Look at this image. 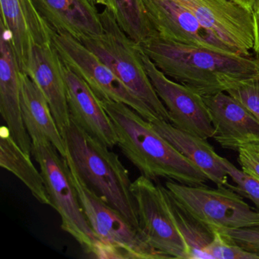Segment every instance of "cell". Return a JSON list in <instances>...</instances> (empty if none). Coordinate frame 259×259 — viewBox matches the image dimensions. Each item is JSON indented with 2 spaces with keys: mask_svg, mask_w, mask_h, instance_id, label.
I'll return each mask as SVG.
<instances>
[{
  "mask_svg": "<svg viewBox=\"0 0 259 259\" xmlns=\"http://www.w3.org/2000/svg\"><path fill=\"white\" fill-rule=\"evenodd\" d=\"M171 79L202 96L224 92L234 80L259 75V60L223 48H203L151 37L139 45Z\"/></svg>",
  "mask_w": 259,
  "mask_h": 259,
  "instance_id": "1",
  "label": "cell"
},
{
  "mask_svg": "<svg viewBox=\"0 0 259 259\" xmlns=\"http://www.w3.org/2000/svg\"><path fill=\"white\" fill-rule=\"evenodd\" d=\"M101 103L113 122L118 146L142 176L151 180L166 179L187 186H204L208 181L196 165L131 107L114 101Z\"/></svg>",
  "mask_w": 259,
  "mask_h": 259,
  "instance_id": "2",
  "label": "cell"
},
{
  "mask_svg": "<svg viewBox=\"0 0 259 259\" xmlns=\"http://www.w3.org/2000/svg\"><path fill=\"white\" fill-rule=\"evenodd\" d=\"M65 160L89 189L120 212L139 230L136 202L130 174L117 154L88 134L71 119L61 131Z\"/></svg>",
  "mask_w": 259,
  "mask_h": 259,
  "instance_id": "3",
  "label": "cell"
},
{
  "mask_svg": "<svg viewBox=\"0 0 259 259\" xmlns=\"http://www.w3.org/2000/svg\"><path fill=\"white\" fill-rule=\"evenodd\" d=\"M32 156L38 163L51 207L61 218V227L98 258H109L110 247L103 243L91 227L72 181L66 160L51 142L32 143Z\"/></svg>",
  "mask_w": 259,
  "mask_h": 259,
  "instance_id": "4",
  "label": "cell"
},
{
  "mask_svg": "<svg viewBox=\"0 0 259 259\" xmlns=\"http://www.w3.org/2000/svg\"><path fill=\"white\" fill-rule=\"evenodd\" d=\"M101 18L103 34L81 43L96 54L157 119L169 122L167 110L147 73L139 45L122 31L108 8L101 12Z\"/></svg>",
  "mask_w": 259,
  "mask_h": 259,
  "instance_id": "5",
  "label": "cell"
},
{
  "mask_svg": "<svg viewBox=\"0 0 259 259\" xmlns=\"http://www.w3.org/2000/svg\"><path fill=\"white\" fill-rule=\"evenodd\" d=\"M68 166L91 227L98 239L114 251L117 258H166L145 242L139 230L120 212L94 193L75 169Z\"/></svg>",
  "mask_w": 259,
  "mask_h": 259,
  "instance_id": "6",
  "label": "cell"
},
{
  "mask_svg": "<svg viewBox=\"0 0 259 259\" xmlns=\"http://www.w3.org/2000/svg\"><path fill=\"white\" fill-rule=\"evenodd\" d=\"M165 188L189 213L218 230L242 228L259 222V212L229 186L211 189L167 180Z\"/></svg>",
  "mask_w": 259,
  "mask_h": 259,
  "instance_id": "7",
  "label": "cell"
},
{
  "mask_svg": "<svg viewBox=\"0 0 259 259\" xmlns=\"http://www.w3.org/2000/svg\"><path fill=\"white\" fill-rule=\"evenodd\" d=\"M53 45L62 61L85 81L100 101L122 103L148 121L157 118L84 44L69 34L56 32Z\"/></svg>",
  "mask_w": 259,
  "mask_h": 259,
  "instance_id": "8",
  "label": "cell"
},
{
  "mask_svg": "<svg viewBox=\"0 0 259 259\" xmlns=\"http://www.w3.org/2000/svg\"><path fill=\"white\" fill-rule=\"evenodd\" d=\"M139 231L145 242L166 258L189 259L186 244L174 224L161 186L144 176L132 183Z\"/></svg>",
  "mask_w": 259,
  "mask_h": 259,
  "instance_id": "9",
  "label": "cell"
},
{
  "mask_svg": "<svg viewBox=\"0 0 259 259\" xmlns=\"http://www.w3.org/2000/svg\"><path fill=\"white\" fill-rule=\"evenodd\" d=\"M199 22L212 41L243 55L254 45L252 11L230 0H176Z\"/></svg>",
  "mask_w": 259,
  "mask_h": 259,
  "instance_id": "10",
  "label": "cell"
},
{
  "mask_svg": "<svg viewBox=\"0 0 259 259\" xmlns=\"http://www.w3.org/2000/svg\"><path fill=\"white\" fill-rule=\"evenodd\" d=\"M142 56L151 84L167 110L169 122L203 139L213 138L214 130L202 95L166 76L142 51Z\"/></svg>",
  "mask_w": 259,
  "mask_h": 259,
  "instance_id": "11",
  "label": "cell"
},
{
  "mask_svg": "<svg viewBox=\"0 0 259 259\" xmlns=\"http://www.w3.org/2000/svg\"><path fill=\"white\" fill-rule=\"evenodd\" d=\"M1 23L10 34L21 72L25 73L34 47L53 44L56 31L33 0H0Z\"/></svg>",
  "mask_w": 259,
  "mask_h": 259,
  "instance_id": "12",
  "label": "cell"
},
{
  "mask_svg": "<svg viewBox=\"0 0 259 259\" xmlns=\"http://www.w3.org/2000/svg\"><path fill=\"white\" fill-rule=\"evenodd\" d=\"M213 126L212 139L224 149L259 145V119L225 92L203 96Z\"/></svg>",
  "mask_w": 259,
  "mask_h": 259,
  "instance_id": "13",
  "label": "cell"
},
{
  "mask_svg": "<svg viewBox=\"0 0 259 259\" xmlns=\"http://www.w3.org/2000/svg\"><path fill=\"white\" fill-rule=\"evenodd\" d=\"M63 73L71 119L103 145H117L113 122L89 84L63 62Z\"/></svg>",
  "mask_w": 259,
  "mask_h": 259,
  "instance_id": "14",
  "label": "cell"
},
{
  "mask_svg": "<svg viewBox=\"0 0 259 259\" xmlns=\"http://www.w3.org/2000/svg\"><path fill=\"white\" fill-rule=\"evenodd\" d=\"M0 37V113L12 139L28 155L32 142L27 132L21 108V72L10 34L3 25Z\"/></svg>",
  "mask_w": 259,
  "mask_h": 259,
  "instance_id": "15",
  "label": "cell"
},
{
  "mask_svg": "<svg viewBox=\"0 0 259 259\" xmlns=\"http://www.w3.org/2000/svg\"><path fill=\"white\" fill-rule=\"evenodd\" d=\"M25 74L41 91L62 130L71 122L63 62L53 44L34 47Z\"/></svg>",
  "mask_w": 259,
  "mask_h": 259,
  "instance_id": "16",
  "label": "cell"
},
{
  "mask_svg": "<svg viewBox=\"0 0 259 259\" xmlns=\"http://www.w3.org/2000/svg\"><path fill=\"white\" fill-rule=\"evenodd\" d=\"M142 2L157 37L192 46L227 48L210 40L195 16L176 0Z\"/></svg>",
  "mask_w": 259,
  "mask_h": 259,
  "instance_id": "17",
  "label": "cell"
},
{
  "mask_svg": "<svg viewBox=\"0 0 259 259\" xmlns=\"http://www.w3.org/2000/svg\"><path fill=\"white\" fill-rule=\"evenodd\" d=\"M38 11L57 33L82 42L104 32L101 13L90 0H33Z\"/></svg>",
  "mask_w": 259,
  "mask_h": 259,
  "instance_id": "18",
  "label": "cell"
},
{
  "mask_svg": "<svg viewBox=\"0 0 259 259\" xmlns=\"http://www.w3.org/2000/svg\"><path fill=\"white\" fill-rule=\"evenodd\" d=\"M149 122L179 152L196 165L210 181L217 186H229V176L223 163V157L214 151L207 139L180 130L170 122L157 118Z\"/></svg>",
  "mask_w": 259,
  "mask_h": 259,
  "instance_id": "19",
  "label": "cell"
},
{
  "mask_svg": "<svg viewBox=\"0 0 259 259\" xmlns=\"http://www.w3.org/2000/svg\"><path fill=\"white\" fill-rule=\"evenodd\" d=\"M21 108L27 132L32 143L51 142L65 158L66 147L48 100L33 80L21 74Z\"/></svg>",
  "mask_w": 259,
  "mask_h": 259,
  "instance_id": "20",
  "label": "cell"
},
{
  "mask_svg": "<svg viewBox=\"0 0 259 259\" xmlns=\"http://www.w3.org/2000/svg\"><path fill=\"white\" fill-rule=\"evenodd\" d=\"M0 133V166L14 174L41 204H51L41 172L31 161V156L24 152L12 139L8 127Z\"/></svg>",
  "mask_w": 259,
  "mask_h": 259,
  "instance_id": "21",
  "label": "cell"
},
{
  "mask_svg": "<svg viewBox=\"0 0 259 259\" xmlns=\"http://www.w3.org/2000/svg\"><path fill=\"white\" fill-rule=\"evenodd\" d=\"M161 187L169 213L186 244L189 259H210L207 248L214 238L215 229L189 213L165 186Z\"/></svg>",
  "mask_w": 259,
  "mask_h": 259,
  "instance_id": "22",
  "label": "cell"
},
{
  "mask_svg": "<svg viewBox=\"0 0 259 259\" xmlns=\"http://www.w3.org/2000/svg\"><path fill=\"white\" fill-rule=\"evenodd\" d=\"M108 9L122 31L138 45L156 36L142 0H110Z\"/></svg>",
  "mask_w": 259,
  "mask_h": 259,
  "instance_id": "23",
  "label": "cell"
},
{
  "mask_svg": "<svg viewBox=\"0 0 259 259\" xmlns=\"http://www.w3.org/2000/svg\"><path fill=\"white\" fill-rule=\"evenodd\" d=\"M225 92L237 100L259 119V75L227 84Z\"/></svg>",
  "mask_w": 259,
  "mask_h": 259,
  "instance_id": "24",
  "label": "cell"
},
{
  "mask_svg": "<svg viewBox=\"0 0 259 259\" xmlns=\"http://www.w3.org/2000/svg\"><path fill=\"white\" fill-rule=\"evenodd\" d=\"M223 163L229 177L231 178L233 183H236V187H229L233 189L235 192H239L241 195L247 197L252 201L259 212V181L254 177L244 172L242 169H238L231 162L223 157Z\"/></svg>",
  "mask_w": 259,
  "mask_h": 259,
  "instance_id": "25",
  "label": "cell"
},
{
  "mask_svg": "<svg viewBox=\"0 0 259 259\" xmlns=\"http://www.w3.org/2000/svg\"><path fill=\"white\" fill-rule=\"evenodd\" d=\"M214 229V238L207 248L210 259H257Z\"/></svg>",
  "mask_w": 259,
  "mask_h": 259,
  "instance_id": "26",
  "label": "cell"
},
{
  "mask_svg": "<svg viewBox=\"0 0 259 259\" xmlns=\"http://www.w3.org/2000/svg\"><path fill=\"white\" fill-rule=\"evenodd\" d=\"M218 230L232 242L259 258V222L242 228Z\"/></svg>",
  "mask_w": 259,
  "mask_h": 259,
  "instance_id": "27",
  "label": "cell"
},
{
  "mask_svg": "<svg viewBox=\"0 0 259 259\" xmlns=\"http://www.w3.org/2000/svg\"><path fill=\"white\" fill-rule=\"evenodd\" d=\"M241 169L259 181V149L255 146L242 147L237 151Z\"/></svg>",
  "mask_w": 259,
  "mask_h": 259,
  "instance_id": "28",
  "label": "cell"
},
{
  "mask_svg": "<svg viewBox=\"0 0 259 259\" xmlns=\"http://www.w3.org/2000/svg\"><path fill=\"white\" fill-rule=\"evenodd\" d=\"M254 14V13H253ZM254 45L253 51L255 57L259 60V14H254Z\"/></svg>",
  "mask_w": 259,
  "mask_h": 259,
  "instance_id": "29",
  "label": "cell"
},
{
  "mask_svg": "<svg viewBox=\"0 0 259 259\" xmlns=\"http://www.w3.org/2000/svg\"><path fill=\"white\" fill-rule=\"evenodd\" d=\"M231 2L235 3L244 8L248 9V10H251L253 4H254L255 0H230Z\"/></svg>",
  "mask_w": 259,
  "mask_h": 259,
  "instance_id": "30",
  "label": "cell"
},
{
  "mask_svg": "<svg viewBox=\"0 0 259 259\" xmlns=\"http://www.w3.org/2000/svg\"><path fill=\"white\" fill-rule=\"evenodd\" d=\"M90 1L95 6H102L104 8H109L110 7V0H90Z\"/></svg>",
  "mask_w": 259,
  "mask_h": 259,
  "instance_id": "31",
  "label": "cell"
},
{
  "mask_svg": "<svg viewBox=\"0 0 259 259\" xmlns=\"http://www.w3.org/2000/svg\"><path fill=\"white\" fill-rule=\"evenodd\" d=\"M251 11L254 14H259V0H255L253 4Z\"/></svg>",
  "mask_w": 259,
  "mask_h": 259,
  "instance_id": "32",
  "label": "cell"
},
{
  "mask_svg": "<svg viewBox=\"0 0 259 259\" xmlns=\"http://www.w3.org/2000/svg\"><path fill=\"white\" fill-rule=\"evenodd\" d=\"M251 146H255L256 148H257L259 149V145H251Z\"/></svg>",
  "mask_w": 259,
  "mask_h": 259,
  "instance_id": "33",
  "label": "cell"
}]
</instances>
